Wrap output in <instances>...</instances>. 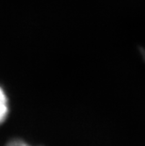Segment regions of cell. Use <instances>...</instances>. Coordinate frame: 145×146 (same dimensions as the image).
I'll return each mask as SVG.
<instances>
[{
    "mask_svg": "<svg viewBox=\"0 0 145 146\" xmlns=\"http://www.w3.org/2000/svg\"><path fill=\"white\" fill-rule=\"evenodd\" d=\"M10 112L9 99L4 89L0 86V125L5 122Z\"/></svg>",
    "mask_w": 145,
    "mask_h": 146,
    "instance_id": "1",
    "label": "cell"
},
{
    "mask_svg": "<svg viewBox=\"0 0 145 146\" xmlns=\"http://www.w3.org/2000/svg\"><path fill=\"white\" fill-rule=\"evenodd\" d=\"M6 146H32V145H30L26 141H24L21 139H13L9 141Z\"/></svg>",
    "mask_w": 145,
    "mask_h": 146,
    "instance_id": "2",
    "label": "cell"
}]
</instances>
